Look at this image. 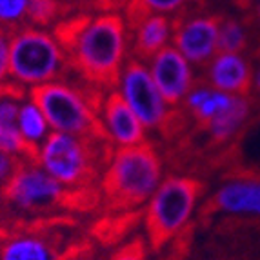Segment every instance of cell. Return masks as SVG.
I'll list each match as a JSON object with an SVG mask.
<instances>
[{"instance_id":"1","label":"cell","mask_w":260,"mask_h":260,"mask_svg":"<svg viewBox=\"0 0 260 260\" xmlns=\"http://www.w3.org/2000/svg\"><path fill=\"white\" fill-rule=\"evenodd\" d=\"M64 44L70 68L93 87L111 89L129 55V29L126 18L115 11L71 22L70 31H56Z\"/></svg>"},{"instance_id":"2","label":"cell","mask_w":260,"mask_h":260,"mask_svg":"<svg viewBox=\"0 0 260 260\" xmlns=\"http://www.w3.org/2000/svg\"><path fill=\"white\" fill-rule=\"evenodd\" d=\"M164 180L162 160L151 144L113 149L102 175V193L113 208L146 204Z\"/></svg>"},{"instance_id":"3","label":"cell","mask_w":260,"mask_h":260,"mask_svg":"<svg viewBox=\"0 0 260 260\" xmlns=\"http://www.w3.org/2000/svg\"><path fill=\"white\" fill-rule=\"evenodd\" d=\"M70 68L64 44L44 27L22 24L9 39V80L24 89L60 80Z\"/></svg>"},{"instance_id":"4","label":"cell","mask_w":260,"mask_h":260,"mask_svg":"<svg viewBox=\"0 0 260 260\" xmlns=\"http://www.w3.org/2000/svg\"><path fill=\"white\" fill-rule=\"evenodd\" d=\"M202 184L191 177H168L146 202V233L153 249H160L182 233L195 215Z\"/></svg>"},{"instance_id":"5","label":"cell","mask_w":260,"mask_h":260,"mask_svg":"<svg viewBox=\"0 0 260 260\" xmlns=\"http://www.w3.org/2000/svg\"><path fill=\"white\" fill-rule=\"evenodd\" d=\"M44 111L51 131L77 137H104L99 124V102L84 89L66 82L53 80L27 91Z\"/></svg>"},{"instance_id":"6","label":"cell","mask_w":260,"mask_h":260,"mask_svg":"<svg viewBox=\"0 0 260 260\" xmlns=\"http://www.w3.org/2000/svg\"><path fill=\"white\" fill-rule=\"evenodd\" d=\"M109 144L104 137H77L51 131L37 149L33 160L66 189L87 184L96 175L99 146Z\"/></svg>"},{"instance_id":"7","label":"cell","mask_w":260,"mask_h":260,"mask_svg":"<svg viewBox=\"0 0 260 260\" xmlns=\"http://www.w3.org/2000/svg\"><path fill=\"white\" fill-rule=\"evenodd\" d=\"M113 87L142 122L146 131L166 129L173 108L160 95L146 62L133 56L127 58Z\"/></svg>"},{"instance_id":"8","label":"cell","mask_w":260,"mask_h":260,"mask_svg":"<svg viewBox=\"0 0 260 260\" xmlns=\"http://www.w3.org/2000/svg\"><path fill=\"white\" fill-rule=\"evenodd\" d=\"M66 195L68 189L60 182L46 173L33 158H26L20 160L0 199L15 211L35 215L60 206Z\"/></svg>"},{"instance_id":"9","label":"cell","mask_w":260,"mask_h":260,"mask_svg":"<svg viewBox=\"0 0 260 260\" xmlns=\"http://www.w3.org/2000/svg\"><path fill=\"white\" fill-rule=\"evenodd\" d=\"M146 64L166 102L173 109L184 104L186 96L195 87V66L189 64L175 46L164 48Z\"/></svg>"},{"instance_id":"10","label":"cell","mask_w":260,"mask_h":260,"mask_svg":"<svg viewBox=\"0 0 260 260\" xmlns=\"http://www.w3.org/2000/svg\"><path fill=\"white\" fill-rule=\"evenodd\" d=\"M99 124L104 139L113 149L131 148L146 142V127L115 87L108 89L99 102Z\"/></svg>"},{"instance_id":"11","label":"cell","mask_w":260,"mask_h":260,"mask_svg":"<svg viewBox=\"0 0 260 260\" xmlns=\"http://www.w3.org/2000/svg\"><path fill=\"white\" fill-rule=\"evenodd\" d=\"M218 24L220 18L199 15L175 24L171 46L182 53L189 64L202 68L218 53Z\"/></svg>"},{"instance_id":"12","label":"cell","mask_w":260,"mask_h":260,"mask_svg":"<svg viewBox=\"0 0 260 260\" xmlns=\"http://www.w3.org/2000/svg\"><path fill=\"white\" fill-rule=\"evenodd\" d=\"M126 24L129 29V51L133 58L142 62H148L173 42L175 20L171 17L127 9Z\"/></svg>"},{"instance_id":"13","label":"cell","mask_w":260,"mask_h":260,"mask_svg":"<svg viewBox=\"0 0 260 260\" xmlns=\"http://www.w3.org/2000/svg\"><path fill=\"white\" fill-rule=\"evenodd\" d=\"M211 204L224 215L260 218V178L233 177L225 180L213 195Z\"/></svg>"},{"instance_id":"14","label":"cell","mask_w":260,"mask_h":260,"mask_svg":"<svg viewBox=\"0 0 260 260\" xmlns=\"http://www.w3.org/2000/svg\"><path fill=\"white\" fill-rule=\"evenodd\" d=\"M253 68L242 53L218 51L208 64V84L228 95L251 91Z\"/></svg>"},{"instance_id":"15","label":"cell","mask_w":260,"mask_h":260,"mask_svg":"<svg viewBox=\"0 0 260 260\" xmlns=\"http://www.w3.org/2000/svg\"><path fill=\"white\" fill-rule=\"evenodd\" d=\"M0 260H60L51 242L33 231L0 235Z\"/></svg>"},{"instance_id":"16","label":"cell","mask_w":260,"mask_h":260,"mask_svg":"<svg viewBox=\"0 0 260 260\" xmlns=\"http://www.w3.org/2000/svg\"><path fill=\"white\" fill-rule=\"evenodd\" d=\"M249 115H251V100L247 99V95H235L230 106L204 127L213 142H228L242 129Z\"/></svg>"},{"instance_id":"17","label":"cell","mask_w":260,"mask_h":260,"mask_svg":"<svg viewBox=\"0 0 260 260\" xmlns=\"http://www.w3.org/2000/svg\"><path fill=\"white\" fill-rule=\"evenodd\" d=\"M17 129L22 139H24V142H26L27 149L31 151V156L35 158L37 149L49 137L51 127H49V122L46 118V115H44V111L29 95H26V99L20 102V109H18L17 117Z\"/></svg>"},{"instance_id":"18","label":"cell","mask_w":260,"mask_h":260,"mask_svg":"<svg viewBox=\"0 0 260 260\" xmlns=\"http://www.w3.org/2000/svg\"><path fill=\"white\" fill-rule=\"evenodd\" d=\"M235 95H228L222 93L215 87H211L209 84H199L189 91V95L184 100L187 111L193 115L200 126H206L213 118L220 115L228 106H230L231 99Z\"/></svg>"},{"instance_id":"19","label":"cell","mask_w":260,"mask_h":260,"mask_svg":"<svg viewBox=\"0 0 260 260\" xmlns=\"http://www.w3.org/2000/svg\"><path fill=\"white\" fill-rule=\"evenodd\" d=\"M247 46V29L237 18H220L218 24V51L242 53Z\"/></svg>"},{"instance_id":"20","label":"cell","mask_w":260,"mask_h":260,"mask_svg":"<svg viewBox=\"0 0 260 260\" xmlns=\"http://www.w3.org/2000/svg\"><path fill=\"white\" fill-rule=\"evenodd\" d=\"M62 2L60 0H29L27 4L26 22L29 26L46 27L51 26L60 17Z\"/></svg>"},{"instance_id":"21","label":"cell","mask_w":260,"mask_h":260,"mask_svg":"<svg viewBox=\"0 0 260 260\" xmlns=\"http://www.w3.org/2000/svg\"><path fill=\"white\" fill-rule=\"evenodd\" d=\"M0 151L17 156L20 160L33 158L31 151L27 149L26 142H24V139H22L20 133H18L15 122L0 120Z\"/></svg>"},{"instance_id":"22","label":"cell","mask_w":260,"mask_h":260,"mask_svg":"<svg viewBox=\"0 0 260 260\" xmlns=\"http://www.w3.org/2000/svg\"><path fill=\"white\" fill-rule=\"evenodd\" d=\"M187 2L189 0H131L127 9L173 17L175 13H178V11H182L186 8Z\"/></svg>"},{"instance_id":"23","label":"cell","mask_w":260,"mask_h":260,"mask_svg":"<svg viewBox=\"0 0 260 260\" xmlns=\"http://www.w3.org/2000/svg\"><path fill=\"white\" fill-rule=\"evenodd\" d=\"M29 0H0V26L6 29H17L26 24Z\"/></svg>"},{"instance_id":"24","label":"cell","mask_w":260,"mask_h":260,"mask_svg":"<svg viewBox=\"0 0 260 260\" xmlns=\"http://www.w3.org/2000/svg\"><path fill=\"white\" fill-rule=\"evenodd\" d=\"M9 39L11 29L0 26V84L9 80Z\"/></svg>"},{"instance_id":"25","label":"cell","mask_w":260,"mask_h":260,"mask_svg":"<svg viewBox=\"0 0 260 260\" xmlns=\"http://www.w3.org/2000/svg\"><path fill=\"white\" fill-rule=\"evenodd\" d=\"M111 260H148V253H146V246L142 240H133V242L122 246Z\"/></svg>"},{"instance_id":"26","label":"cell","mask_w":260,"mask_h":260,"mask_svg":"<svg viewBox=\"0 0 260 260\" xmlns=\"http://www.w3.org/2000/svg\"><path fill=\"white\" fill-rule=\"evenodd\" d=\"M18 164H20V158L0 151V195H2L4 187L8 186V182L11 180V177L15 175Z\"/></svg>"},{"instance_id":"27","label":"cell","mask_w":260,"mask_h":260,"mask_svg":"<svg viewBox=\"0 0 260 260\" xmlns=\"http://www.w3.org/2000/svg\"><path fill=\"white\" fill-rule=\"evenodd\" d=\"M73 6H82V8H95L102 11H113L117 8V0H66Z\"/></svg>"},{"instance_id":"28","label":"cell","mask_w":260,"mask_h":260,"mask_svg":"<svg viewBox=\"0 0 260 260\" xmlns=\"http://www.w3.org/2000/svg\"><path fill=\"white\" fill-rule=\"evenodd\" d=\"M251 89H255L260 95V64L253 70V80H251Z\"/></svg>"},{"instance_id":"29","label":"cell","mask_w":260,"mask_h":260,"mask_svg":"<svg viewBox=\"0 0 260 260\" xmlns=\"http://www.w3.org/2000/svg\"><path fill=\"white\" fill-rule=\"evenodd\" d=\"M253 8H255V15H256V20L260 22V0H256L255 4H253Z\"/></svg>"},{"instance_id":"30","label":"cell","mask_w":260,"mask_h":260,"mask_svg":"<svg viewBox=\"0 0 260 260\" xmlns=\"http://www.w3.org/2000/svg\"><path fill=\"white\" fill-rule=\"evenodd\" d=\"M240 6H251V4H255L256 0H237Z\"/></svg>"}]
</instances>
